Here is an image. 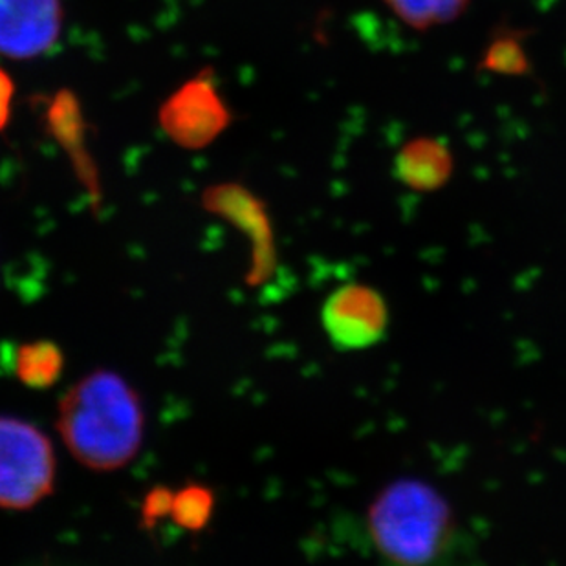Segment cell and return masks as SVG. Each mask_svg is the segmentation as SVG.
Returning <instances> with one entry per match:
<instances>
[{"mask_svg": "<svg viewBox=\"0 0 566 566\" xmlns=\"http://www.w3.org/2000/svg\"><path fill=\"white\" fill-rule=\"evenodd\" d=\"M55 428L80 464L118 471L136 459L144 443V406L118 373L94 370L61 398Z\"/></svg>", "mask_w": 566, "mask_h": 566, "instance_id": "cell-1", "label": "cell"}, {"mask_svg": "<svg viewBox=\"0 0 566 566\" xmlns=\"http://www.w3.org/2000/svg\"><path fill=\"white\" fill-rule=\"evenodd\" d=\"M365 534L379 556L398 565L448 563L465 551L453 507L417 479L392 482L376 495L365 515Z\"/></svg>", "mask_w": 566, "mask_h": 566, "instance_id": "cell-2", "label": "cell"}, {"mask_svg": "<svg viewBox=\"0 0 566 566\" xmlns=\"http://www.w3.org/2000/svg\"><path fill=\"white\" fill-rule=\"evenodd\" d=\"M54 443L21 418L0 417V507L27 512L54 493Z\"/></svg>", "mask_w": 566, "mask_h": 566, "instance_id": "cell-3", "label": "cell"}, {"mask_svg": "<svg viewBox=\"0 0 566 566\" xmlns=\"http://www.w3.org/2000/svg\"><path fill=\"white\" fill-rule=\"evenodd\" d=\"M389 305L369 284L348 283L326 297L321 323L339 350H365L378 345L389 331Z\"/></svg>", "mask_w": 566, "mask_h": 566, "instance_id": "cell-4", "label": "cell"}, {"mask_svg": "<svg viewBox=\"0 0 566 566\" xmlns=\"http://www.w3.org/2000/svg\"><path fill=\"white\" fill-rule=\"evenodd\" d=\"M61 0H0V57L35 60L60 41Z\"/></svg>", "mask_w": 566, "mask_h": 566, "instance_id": "cell-5", "label": "cell"}, {"mask_svg": "<svg viewBox=\"0 0 566 566\" xmlns=\"http://www.w3.org/2000/svg\"><path fill=\"white\" fill-rule=\"evenodd\" d=\"M451 175L453 155L440 139H411L395 156V177L412 191H437L449 182Z\"/></svg>", "mask_w": 566, "mask_h": 566, "instance_id": "cell-6", "label": "cell"}, {"mask_svg": "<svg viewBox=\"0 0 566 566\" xmlns=\"http://www.w3.org/2000/svg\"><path fill=\"white\" fill-rule=\"evenodd\" d=\"M63 369V350L55 343L39 339L17 348L13 370L30 389H49L61 378Z\"/></svg>", "mask_w": 566, "mask_h": 566, "instance_id": "cell-7", "label": "cell"}, {"mask_svg": "<svg viewBox=\"0 0 566 566\" xmlns=\"http://www.w3.org/2000/svg\"><path fill=\"white\" fill-rule=\"evenodd\" d=\"M403 24L420 32L457 21L470 0H384Z\"/></svg>", "mask_w": 566, "mask_h": 566, "instance_id": "cell-8", "label": "cell"}, {"mask_svg": "<svg viewBox=\"0 0 566 566\" xmlns=\"http://www.w3.org/2000/svg\"><path fill=\"white\" fill-rule=\"evenodd\" d=\"M213 510V490L202 484H188L175 492L171 517L180 528L200 532L208 526Z\"/></svg>", "mask_w": 566, "mask_h": 566, "instance_id": "cell-9", "label": "cell"}, {"mask_svg": "<svg viewBox=\"0 0 566 566\" xmlns=\"http://www.w3.org/2000/svg\"><path fill=\"white\" fill-rule=\"evenodd\" d=\"M172 501H175V492L171 488L155 486L145 493L144 504H142V528L153 530L161 518L171 515Z\"/></svg>", "mask_w": 566, "mask_h": 566, "instance_id": "cell-10", "label": "cell"}, {"mask_svg": "<svg viewBox=\"0 0 566 566\" xmlns=\"http://www.w3.org/2000/svg\"><path fill=\"white\" fill-rule=\"evenodd\" d=\"M488 66L499 72H523L526 69V60H524L523 50L515 41H497L493 44L490 54H488Z\"/></svg>", "mask_w": 566, "mask_h": 566, "instance_id": "cell-11", "label": "cell"}]
</instances>
